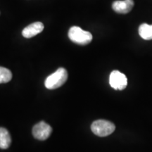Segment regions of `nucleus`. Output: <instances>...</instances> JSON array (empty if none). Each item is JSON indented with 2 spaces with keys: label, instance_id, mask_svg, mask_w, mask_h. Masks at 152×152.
<instances>
[{
  "label": "nucleus",
  "instance_id": "f257e3e1",
  "mask_svg": "<svg viewBox=\"0 0 152 152\" xmlns=\"http://www.w3.org/2000/svg\"><path fill=\"white\" fill-rule=\"evenodd\" d=\"M67 79V71L64 68H59L56 72L47 77L45 82V85L49 90H54L61 87L66 83Z\"/></svg>",
  "mask_w": 152,
  "mask_h": 152
},
{
  "label": "nucleus",
  "instance_id": "f03ea898",
  "mask_svg": "<svg viewBox=\"0 0 152 152\" xmlns=\"http://www.w3.org/2000/svg\"><path fill=\"white\" fill-rule=\"evenodd\" d=\"M68 37L73 42L80 45H87L92 40V35L90 32L85 31L77 26H73L70 28Z\"/></svg>",
  "mask_w": 152,
  "mask_h": 152
},
{
  "label": "nucleus",
  "instance_id": "7ed1b4c3",
  "mask_svg": "<svg viewBox=\"0 0 152 152\" xmlns=\"http://www.w3.org/2000/svg\"><path fill=\"white\" fill-rule=\"evenodd\" d=\"M115 129V125L106 120H97L92 123L91 130L99 137H106L112 134Z\"/></svg>",
  "mask_w": 152,
  "mask_h": 152
},
{
  "label": "nucleus",
  "instance_id": "20e7f679",
  "mask_svg": "<svg viewBox=\"0 0 152 152\" xmlns=\"http://www.w3.org/2000/svg\"><path fill=\"white\" fill-rule=\"evenodd\" d=\"M109 83L114 90H123L128 85V79L123 73L118 71H113L110 75Z\"/></svg>",
  "mask_w": 152,
  "mask_h": 152
},
{
  "label": "nucleus",
  "instance_id": "39448f33",
  "mask_svg": "<svg viewBox=\"0 0 152 152\" xmlns=\"http://www.w3.org/2000/svg\"><path fill=\"white\" fill-rule=\"evenodd\" d=\"M52 132V128L45 121H40L36 124L33 128V134L34 137L38 140H45L50 136Z\"/></svg>",
  "mask_w": 152,
  "mask_h": 152
},
{
  "label": "nucleus",
  "instance_id": "423d86ee",
  "mask_svg": "<svg viewBox=\"0 0 152 152\" xmlns=\"http://www.w3.org/2000/svg\"><path fill=\"white\" fill-rule=\"evenodd\" d=\"M134 7L133 0H124V1H115L112 4V8L118 14H128Z\"/></svg>",
  "mask_w": 152,
  "mask_h": 152
},
{
  "label": "nucleus",
  "instance_id": "0eeeda50",
  "mask_svg": "<svg viewBox=\"0 0 152 152\" xmlns=\"http://www.w3.org/2000/svg\"><path fill=\"white\" fill-rule=\"evenodd\" d=\"M44 30V25L41 22H35L30 24L23 30L22 35L26 38H31L40 33Z\"/></svg>",
  "mask_w": 152,
  "mask_h": 152
},
{
  "label": "nucleus",
  "instance_id": "6e6552de",
  "mask_svg": "<svg viewBox=\"0 0 152 152\" xmlns=\"http://www.w3.org/2000/svg\"><path fill=\"white\" fill-rule=\"evenodd\" d=\"M11 143V139L9 131L4 128H0V148L1 149H8Z\"/></svg>",
  "mask_w": 152,
  "mask_h": 152
},
{
  "label": "nucleus",
  "instance_id": "1a4fd4ad",
  "mask_svg": "<svg viewBox=\"0 0 152 152\" xmlns=\"http://www.w3.org/2000/svg\"><path fill=\"white\" fill-rule=\"evenodd\" d=\"M139 34L142 39L146 40L152 39V26L143 23L139 28Z\"/></svg>",
  "mask_w": 152,
  "mask_h": 152
},
{
  "label": "nucleus",
  "instance_id": "9d476101",
  "mask_svg": "<svg viewBox=\"0 0 152 152\" xmlns=\"http://www.w3.org/2000/svg\"><path fill=\"white\" fill-rule=\"evenodd\" d=\"M12 78V73L7 68L0 67V84L7 83Z\"/></svg>",
  "mask_w": 152,
  "mask_h": 152
}]
</instances>
